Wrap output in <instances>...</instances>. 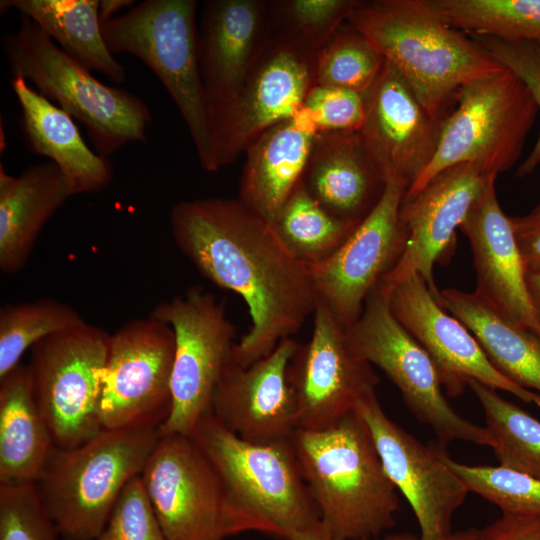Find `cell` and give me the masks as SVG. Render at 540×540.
I'll return each mask as SVG.
<instances>
[{
	"label": "cell",
	"instance_id": "cell-4",
	"mask_svg": "<svg viewBox=\"0 0 540 540\" xmlns=\"http://www.w3.org/2000/svg\"><path fill=\"white\" fill-rule=\"evenodd\" d=\"M190 437L219 478L227 537L254 531L289 540L320 521L291 440H243L212 412L200 419Z\"/></svg>",
	"mask_w": 540,
	"mask_h": 540
},
{
	"label": "cell",
	"instance_id": "cell-35",
	"mask_svg": "<svg viewBox=\"0 0 540 540\" xmlns=\"http://www.w3.org/2000/svg\"><path fill=\"white\" fill-rule=\"evenodd\" d=\"M340 28L318 54L315 85L341 87L365 96L379 77L385 59L352 27Z\"/></svg>",
	"mask_w": 540,
	"mask_h": 540
},
{
	"label": "cell",
	"instance_id": "cell-42",
	"mask_svg": "<svg viewBox=\"0 0 540 540\" xmlns=\"http://www.w3.org/2000/svg\"><path fill=\"white\" fill-rule=\"evenodd\" d=\"M511 223L526 272H540V202Z\"/></svg>",
	"mask_w": 540,
	"mask_h": 540
},
{
	"label": "cell",
	"instance_id": "cell-37",
	"mask_svg": "<svg viewBox=\"0 0 540 540\" xmlns=\"http://www.w3.org/2000/svg\"><path fill=\"white\" fill-rule=\"evenodd\" d=\"M356 0L269 1L270 30L322 49L348 20Z\"/></svg>",
	"mask_w": 540,
	"mask_h": 540
},
{
	"label": "cell",
	"instance_id": "cell-30",
	"mask_svg": "<svg viewBox=\"0 0 540 540\" xmlns=\"http://www.w3.org/2000/svg\"><path fill=\"white\" fill-rule=\"evenodd\" d=\"M98 4L99 0H2L0 11L17 10L79 64L119 84L126 71L106 46Z\"/></svg>",
	"mask_w": 540,
	"mask_h": 540
},
{
	"label": "cell",
	"instance_id": "cell-5",
	"mask_svg": "<svg viewBox=\"0 0 540 540\" xmlns=\"http://www.w3.org/2000/svg\"><path fill=\"white\" fill-rule=\"evenodd\" d=\"M159 438L156 427L102 429L77 447L53 449L36 486L61 540L97 539Z\"/></svg>",
	"mask_w": 540,
	"mask_h": 540
},
{
	"label": "cell",
	"instance_id": "cell-6",
	"mask_svg": "<svg viewBox=\"0 0 540 540\" xmlns=\"http://www.w3.org/2000/svg\"><path fill=\"white\" fill-rule=\"evenodd\" d=\"M2 48L13 77L33 83L81 122L96 152L108 158L131 142H145L152 122L147 104L129 91L108 86L67 55L31 19L2 36Z\"/></svg>",
	"mask_w": 540,
	"mask_h": 540
},
{
	"label": "cell",
	"instance_id": "cell-13",
	"mask_svg": "<svg viewBox=\"0 0 540 540\" xmlns=\"http://www.w3.org/2000/svg\"><path fill=\"white\" fill-rule=\"evenodd\" d=\"M174 353L172 328L151 315L110 335L99 398L102 429L160 427L171 408Z\"/></svg>",
	"mask_w": 540,
	"mask_h": 540
},
{
	"label": "cell",
	"instance_id": "cell-45",
	"mask_svg": "<svg viewBox=\"0 0 540 540\" xmlns=\"http://www.w3.org/2000/svg\"><path fill=\"white\" fill-rule=\"evenodd\" d=\"M373 540H421L415 538L409 534H397L387 536L383 539H373ZM439 540H479V530L477 529H467L464 531H459L456 533H450L449 535L439 539Z\"/></svg>",
	"mask_w": 540,
	"mask_h": 540
},
{
	"label": "cell",
	"instance_id": "cell-2",
	"mask_svg": "<svg viewBox=\"0 0 540 540\" xmlns=\"http://www.w3.org/2000/svg\"><path fill=\"white\" fill-rule=\"evenodd\" d=\"M348 21L402 74L437 120L448 114L464 84L503 67L448 24L433 0L358 1Z\"/></svg>",
	"mask_w": 540,
	"mask_h": 540
},
{
	"label": "cell",
	"instance_id": "cell-36",
	"mask_svg": "<svg viewBox=\"0 0 540 540\" xmlns=\"http://www.w3.org/2000/svg\"><path fill=\"white\" fill-rule=\"evenodd\" d=\"M441 458L469 492L498 506L503 513L540 516V479L498 465H468L439 449Z\"/></svg>",
	"mask_w": 540,
	"mask_h": 540
},
{
	"label": "cell",
	"instance_id": "cell-29",
	"mask_svg": "<svg viewBox=\"0 0 540 540\" xmlns=\"http://www.w3.org/2000/svg\"><path fill=\"white\" fill-rule=\"evenodd\" d=\"M434 297L468 328L502 375L540 394L539 337L499 315L475 293L449 288Z\"/></svg>",
	"mask_w": 540,
	"mask_h": 540
},
{
	"label": "cell",
	"instance_id": "cell-22",
	"mask_svg": "<svg viewBox=\"0 0 540 540\" xmlns=\"http://www.w3.org/2000/svg\"><path fill=\"white\" fill-rule=\"evenodd\" d=\"M491 175L459 229L467 236L477 276L475 294L499 315L540 338L511 218L501 209Z\"/></svg>",
	"mask_w": 540,
	"mask_h": 540
},
{
	"label": "cell",
	"instance_id": "cell-1",
	"mask_svg": "<svg viewBox=\"0 0 540 540\" xmlns=\"http://www.w3.org/2000/svg\"><path fill=\"white\" fill-rule=\"evenodd\" d=\"M170 228L205 278L247 304L251 327L233 349L242 367L269 355L313 314L317 298L308 265L238 198L180 201L170 211Z\"/></svg>",
	"mask_w": 540,
	"mask_h": 540
},
{
	"label": "cell",
	"instance_id": "cell-40",
	"mask_svg": "<svg viewBox=\"0 0 540 540\" xmlns=\"http://www.w3.org/2000/svg\"><path fill=\"white\" fill-rule=\"evenodd\" d=\"M96 540H167L146 496L140 475L124 487Z\"/></svg>",
	"mask_w": 540,
	"mask_h": 540
},
{
	"label": "cell",
	"instance_id": "cell-32",
	"mask_svg": "<svg viewBox=\"0 0 540 540\" xmlns=\"http://www.w3.org/2000/svg\"><path fill=\"white\" fill-rule=\"evenodd\" d=\"M499 465L540 479V421L502 398L496 389L471 380Z\"/></svg>",
	"mask_w": 540,
	"mask_h": 540
},
{
	"label": "cell",
	"instance_id": "cell-38",
	"mask_svg": "<svg viewBox=\"0 0 540 540\" xmlns=\"http://www.w3.org/2000/svg\"><path fill=\"white\" fill-rule=\"evenodd\" d=\"M0 540H61L36 484H0Z\"/></svg>",
	"mask_w": 540,
	"mask_h": 540
},
{
	"label": "cell",
	"instance_id": "cell-25",
	"mask_svg": "<svg viewBox=\"0 0 540 540\" xmlns=\"http://www.w3.org/2000/svg\"><path fill=\"white\" fill-rule=\"evenodd\" d=\"M302 181L332 215L358 222L385 186L357 132L318 133Z\"/></svg>",
	"mask_w": 540,
	"mask_h": 540
},
{
	"label": "cell",
	"instance_id": "cell-16",
	"mask_svg": "<svg viewBox=\"0 0 540 540\" xmlns=\"http://www.w3.org/2000/svg\"><path fill=\"white\" fill-rule=\"evenodd\" d=\"M365 422L389 479L410 504L421 540H439L451 533V521L468 489L441 458L439 448L423 445L392 421L375 390L354 409Z\"/></svg>",
	"mask_w": 540,
	"mask_h": 540
},
{
	"label": "cell",
	"instance_id": "cell-28",
	"mask_svg": "<svg viewBox=\"0 0 540 540\" xmlns=\"http://www.w3.org/2000/svg\"><path fill=\"white\" fill-rule=\"evenodd\" d=\"M54 448L28 365L20 363L0 379V484H36Z\"/></svg>",
	"mask_w": 540,
	"mask_h": 540
},
{
	"label": "cell",
	"instance_id": "cell-33",
	"mask_svg": "<svg viewBox=\"0 0 540 540\" xmlns=\"http://www.w3.org/2000/svg\"><path fill=\"white\" fill-rule=\"evenodd\" d=\"M452 27L470 35L540 45V0H433Z\"/></svg>",
	"mask_w": 540,
	"mask_h": 540
},
{
	"label": "cell",
	"instance_id": "cell-31",
	"mask_svg": "<svg viewBox=\"0 0 540 540\" xmlns=\"http://www.w3.org/2000/svg\"><path fill=\"white\" fill-rule=\"evenodd\" d=\"M358 224L324 209L301 181L271 225L285 247L309 265L333 254Z\"/></svg>",
	"mask_w": 540,
	"mask_h": 540
},
{
	"label": "cell",
	"instance_id": "cell-41",
	"mask_svg": "<svg viewBox=\"0 0 540 540\" xmlns=\"http://www.w3.org/2000/svg\"><path fill=\"white\" fill-rule=\"evenodd\" d=\"M303 107L311 114L318 133L359 132L365 116L364 96L341 87L314 85Z\"/></svg>",
	"mask_w": 540,
	"mask_h": 540
},
{
	"label": "cell",
	"instance_id": "cell-21",
	"mask_svg": "<svg viewBox=\"0 0 540 540\" xmlns=\"http://www.w3.org/2000/svg\"><path fill=\"white\" fill-rule=\"evenodd\" d=\"M490 176L475 164H457L440 172L413 197L402 200L399 220L406 236L405 248L380 281L383 290L418 273L434 296L439 292L433 278L434 264L454 244L456 229Z\"/></svg>",
	"mask_w": 540,
	"mask_h": 540
},
{
	"label": "cell",
	"instance_id": "cell-43",
	"mask_svg": "<svg viewBox=\"0 0 540 540\" xmlns=\"http://www.w3.org/2000/svg\"><path fill=\"white\" fill-rule=\"evenodd\" d=\"M479 540H540V516L503 513L479 530Z\"/></svg>",
	"mask_w": 540,
	"mask_h": 540
},
{
	"label": "cell",
	"instance_id": "cell-7",
	"mask_svg": "<svg viewBox=\"0 0 540 540\" xmlns=\"http://www.w3.org/2000/svg\"><path fill=\"white\" fill-rule=\"evenodd\" d=\"M195 0H145L101 25L112 53L131 54L160 79L178 107L201 166L216 172L213 134L198 59Z\"/></svg>",
	"mask_w": 540,
	"mask_h": 540
},
{
	"label": "cell",
	"instance_id": "cell-10",
	"mask_svg": "<svg viewBox=\"0 0 540 540\" xmlns=\"http://www.w3.org/2000/svg\"><path fill=\"white\" fill-rule=\"evenodd\" d=\"M109 342L110 334L85 321L30 349L34 397L55 447H77L102 430L99 398Z\"/></svg>",
	"mask_w": 540,
	"mask_h": 540
},
{
	"label": "cell",
	"instance_id": "cell-19",
	"mask_svg": "<svg viewBox=\"0 0 540 540\" xmlns=\"http://www.w3.org/2000/svg\"><path fill=\"white\" fill-rule=\"evenodd\" d=\"M291 337L248 367L233 358L215 388L212 414L243 440L270 444L291 440L298 429V404L289 365L298 348Z\"/></svg>",
	"mask_w": 540,
	"mask_h": 540
},
{
	"label": "cell",
	"instance_id": "cell-39",
	"mask_svg": "<svg viewBox=\"0 0 540 540\" xmlns=\"http://www.w3.org/2000/svg\"><path fill=\"white\" fill-rule=\"evenodd\" d=\"M487 53L519 76L530 90L540 113V45L471 35ZM540 165V133L532 150L518 167L519 177L530 175Z\"/></svg>",
	"mask_w": 540,
	"mask_h": 540
},
{
	"label": "cell",
	"instance_id": "cell-24",
	"mask_svg": "<svg viewBox=\"0 0 540 540\" xmlns=\"http://www.w3.org/2000/svg\"><path fill=\"white\" fill-rule=\"evenodd\" d=\"M317 135L304 107L261 133L245 151L238 199L272 224L302 181Z\"/></svg>",
	"mask_w": 540,
	"mask_h": 540
},
{
	"label": "cell",
	"instance_id": "cell-9",
	"mask_svg": "<svg viewBox=\"0 0 540 540\" xmlns=\"http://www.w3.org/2000/svg\"><path fill=\"white\" fill-rule=\"evenodd\" d=\"M347 337L364 360L394 383L407 407L432 429L438 442L491 446L486 427L465 419L449 404L434 361L395 318L379 284L366 299L359 319L347 329Z\"/></svg>",
	"mask_w": 540,
	"mask_h": 540
},
{
	"label": "cell",
	"instance_id": "cell-46",
	"mask_svg": "<svg viewBox=\"0 0 540 540\" xmlns=\"http://www.w3.org/2000/svg\"><path fill=\"white\" fill-rule=\"evenodd\" d=\"M289 540H332L329 533L319 521L314 526L296 532Z\"/></svg>",
	"mask_w": 540,
	"mask_h": 540
},
{
	"label": "cell",
	"instance_id": "cell-12",
	"mask_svg": "<svg viewBox=\"0 0 540 540\" xmlns=\"http://www.w3.org/2000/svg\"><path fill=\"white\" fill-rule=\"evenodd\" d=\"M320 49L273 33L234 100L211 120L218 169L232 164L265 130L294 116L315 85Z\"/></svg>",
	"mask_w": 540,
	"mask_h": 540
},
{
	"label": "cell",
	"instance_id": "cell-18",
	"mask_svg": "<svg viewBox=\"0 0 540 540\" xmlns=\"http://www.w3.org/2000/svg\"><path fill=\"white\" fill-rule=\"evenodd\" d=\"M384 292L395 318L434 361L450 395L461 393L474 380L540 409V394L502 375L468 328L438 303L421 275L415 273Z\"/></svg>",
	"mask_w": 540,
	"mask_h": 540
},
{
	"label": "cell",
	"instance_id": "cell-34",
	"mask_svg": "<svg viewBox=\"0 0 540 540\" xmlns=\"http://www.w3.org/2000/svg\"><path fill=\"white\" fill-rule=\"evenodd\" d=\"M85 322L70 304L53 298L0 308V379L20 364L27 349L59 331Z\"/></svg>",
	"mask_w": 540,
	"mask_h": 540
},
{
	"label": "cell",
	"instance_id": "cell-26",
	"mask_svg": "<svg viewBox=\"0 0 540 540\" xmlns=\"http://www.w3.org/2000/svg\"><path fill=\"white\" fill-rule=\"evenodd\" d=\"M11 87L30 150L59 167L73 195L105 189L113 180L112 163L87 146L73 118L24 78L12 77Z\"/></svg>",
	"mask_w": 540,
	"mask_h": 540
},
{
	"label": "cell",
	"instance_id": "cell-3",
	"mask_svg": "<svg viewBox=\"0 0 540 540\" xmlns=\"http://www.w3.org/2000/svg\"><path fill=\"white\" fill-rule=\"evenodd\" d=\"M291 444L332 540H373L394 525L397 489L355 410L320 429H297Z\"/></svg>",
	"mask_w": 540,
	"mask_h": 540
},
{
	"label": "cell",
	"instance_id": "cell-14",
	"mask_svg": "<svg viewBox=\"0 0 540 540\" xmlns=\"http://www.w3.org/2000/svg\"><path fill=\"white\" fill-rule=\"evenodd\" d=\"M407 189L399 180L387 181L375 206L340 247L308 265L317 300L346 329L359 319L366 299L405 248L399 211Z\"/></svg>",
	"mask_w": 540,
	"mask_h": 540
},
{
	"label": "cell",
	"instance_id": "cell-47",
	"mask_svg": "<svg viewBox=\"0 0 540 540\" xmlns=\"http://www.w3.org/2000/svg\"><path fill=\"white\" fill-rule=\"evenodd\" d=\"M527 286L540 321V272H527Z\"/></svg>",
	"mask_w": 540,
	"mask_h": 540
},
{
	"label": "cell",
	"instance_id": "cell-8",
	"mask_svg": "<svg viewBox=\"0 0 540 540\" xmlns=\"http://www.w3.org/2000/svg\"><path fill=\"white\" fill-rule=\"evenodd\" d=\"M455 100V109L441 121L433 158L403 199L419 193L451 166L471 163L488 175H498L521 156L538 108L512 70L503 66L464 84Z\"/></svg>",
	"mask_w": 540,
	"mask_h": 540
},
{
	"label": "cell",
	"instance_id": "cell-17",
	"mask_svg": "<svg viewBox=\"0 0 540 540\" xmlns=\"http://www.w3.org/2000/svg\"><path fill=\"white\" fill-rule=\"evenodd\" d=\"M310 340L298 348L289 379L298 404V429L326 427L354 411L379 381L372 365L350 345L344 328L320 301Z\"/></svg>",
	"mask_w": 540,
	"mask_h": 540
},
{
	"label": "cell",
	"instance_id": "cell-11",
	"mask_svg": "<svg viewBox=\"0 0 540 540\" xmlns=\"http://www.w3.org/2000/svg\"><path fill=\"white\" fill-rule=\"evenodd\" d=\"M150 315L167 323L175 337L171 408L159 432L190 436L211 412L215 388L233 355L235 329L224 303L199 287L160 302Z\"/></svg>",
	"mask_w": 540,
	"mask_h": 540
},
{
	"label": "cell",
	"instance_id": "cell-20",
	"mask_svg": "<svg viewBox=\"0 0 540 540\" xmlns=\"http://www.w3.org/2000/svg\"><path fill=\"white\" fill-rule=\"evenodd\" d=\"M364 99V121L357 133L365 151L384 183L394 179L409 188L435 154L442 120L424 109L386 60Z\"/></svg>",
	"mask_w": 540,
	"mask_h": 540
},
{
	"label": "cell",
	"instance_id": "cell-27",
	"mask_svg": "<svg viewBox=\"0 0 540 540\" xmlns=\"http://www.w3.org/2000/svg\"><path fill=\"white\" fill-rule=\"evenodd\" d=\"M73 196L65 176L52 161L9 175L0 165V270L20 271L29 260L46 222Z\"/></svg>",
	"mask_w": 540,
	"mask_h": 540
},
{
	"label": "cell",
	"instance_id": "cell-44",
	"mask_svg": "<svg viewBox=\"0 0 540 540\" xmlns=\"http://www.w3.org/2000/svg\"><path fill=\"white\" fill-rule=\"evenodd\" d=\"M133 0H99L98 16L101 25L113 18L116 12L133 6Z\"/></svg>",
	"mask_w": 540,
	"mask_h": 540
},
{
	"label": "cell",
	"instance_id": "cell-23",
	"mask_svg": "<svg viewBox=\"0 0 540 540\" xmlns=\"http://www.w3.org/2000/svg\"><path fill=\"white\" fill-rule=\"evenodd\" d=\"M269 36V1L203 3L197 45L210 122L238 95Z\"/></svg>",
	"mask_w": 540,
	"mask_h": 540
},
{
	"label": "cell",
	"instance_id": "cell-15",
	"mask_svg": "<svg viewBox=\"0 0 540 540\" xmlns=\"http://www.w3.org/2000/svg\"><path fill=\"white\" fill-rule=\"evenodd\" d=\"M140 479L167 540H226L223 494L190 436L160 435Z\"/></svg>",
	"mask_w": 540,
	"mask_h": 540
}]
</instances>
